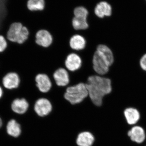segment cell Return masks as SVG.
<instances>
[{
  "mask_svg": "<svg viewBox=\"0 0 146 146\" xmlns=\"http://www.w3.org/2000/svg\"><path fill=\"white\" fill-rule=\"evenodd\" d=\"M89 98L96 106H102L104 98L112 93L110 78L95 74L90 76L86 83Z\"/></svg>",
  "mask_w": 146,
  "mask_h": 146,
  "instance_id": "obj_1",
  "label": "cell"
},
{
  "mask_svg": "<svg viewBox=\"0 0 146 146\" xmlns=\"http://www.w3.org/2000/svg\"><path fill=\"white\" fill-rule=\"evenodd\" d=\"M89 96L86 84L80 82L66 87L64 97L72 105L81 103Z\"/></svg>",
  "mask_w": 146,
  "mask_h": 146,
  "instance_id": "obj_2",
  "label": "cell"
},
{
  "mask_svg": "<svg viewBox=\"0 0 146 146\" xmlns=\"http://www.w3.org/2000/svg\"><path fill=\"white\" fill-rule=\"evenodd\" d=\"M30 33L28 29L19 22L10 25L7 33L6 38L9 42L23 44L28 39Z\"/></svg>",
  "mask_w": 146,
  "mask_h": 146,
  "instance_id": "obj_3",
  "label": "cell"
},
{
  "mask_svg": "<svg viewBox=\"0 0 146 146\" xmlns=\"http://www.w3.org/2000/svg\"><path fill=\"white\" fill-rule=\"evenodd\" d=\"M93 70L96 74L102 76L109 72L111 65L104 56L96 51L92 59Z\"/></svg>",
  "mask_w": 146,
  "mask_h": 146,
  "instance_id": "obj_4",
  "label": "cell"
},
{
  "mask_svg": "<svg viewBox=\"0 0 146 146\" xmlns=\"http://www.w3.org/2000/svg\"><path fill=\"white\" fill-rule=\"evenodd\" d=\"M33 110L38 117H45L52 112V105L51 102L46 98H39L35 103Z\"/></svg>",
  "mask_w": 146,
  "mask_h": 146,
  "instance_id": "obj_5",
  "label": "cell"
},
{
  "mask_svg": "<svg viewBox=\"0 0 146 146\" xmlns=\"http://www.w3.org/2000/svg\"><path fill=\"white\" fill-rule=\"evenodd\" d=\"M127 136L133 143L141 145L145 143L146 139L145 130L140 125L132 126L128 130Z\"/></svg>",
  "mask_w": 146,
  "mask_h": 146,
  "instance_id": "obj_6",
  "label": "cell"
},
{
  "mask_svg": "<svg viewBox=\"0 0 146 146\" xmlns=\"http://www.w3.org/2000/svg\"><path fill=\"white\" fill-rule=\"evenodd\" d=\"M52 78L56 86L59 87H67L70 84V74L66 68L57 69L53 74Z\"/></svg>",
  "mask_w": 146,
  "mask_h": 146,
  "instance_id": "obj_7",
  "label": "cell"
},
{
  "mask_svg": "<svg viewBox=\"0 0 146 146\" xmlns=\"http://www.w3.org/2000/svg\"><path fill=\"white\" fill-rule=\"evenodd\" d=\"M35 42L39 46L48 48L52 44L53 37L51 33L47 30H39L35 34Z\"/></svg>",
  "mask_w": 146,
  "mask_h": 146,
  "instance_id": "obj_8",
  "label": "cell"
},
{
  "mask_svg": "<svg viewBox=\"0 0 146 146\" xmlns=\"http://www.w3.org/2000/svg\"><path fill=\"white\" fill-rule=\"evenodd\" d=\"M21 82L20 76L17 73L10 72L3 78V88L9 90L18 89L21 84Z\"/></svg>",
  "mask_w": 146,
  "mask_h": 146,
  "instance_id": "obj_9",
  "label": "cell"
},
{
  "mask_svg": "<svg viewBox=\"0 0 146 146\" xmlns=\"http://www.w3.org/2000/svg\"><path fill=\"white\" fill-rule=\"evenodd\" d=\"M82 64L81 57L74 52L68 54L65 61V68L70 72L78 70L81 68Z\"/></svg>",
  "mask_w": 146,
  "mask_h": 146,
  "instance_id": "obj_10",
  "label": "cell"
},
{
  "mask_svg": "<svg viewBox=\"0 0 146 146\" xmlns=\"http://www.w3.org/2000/svg\"><path fill=\"white\" fill-rule=\"evenodd\" d=\"M35 81L36 87L42 94L48 93L52 88V82L46 74H38L35 77Z\"/></svg>",
  "mask_w": 146,
  "mask_h": 146,
  "instance_id": "obj_11",
  "label": "cell"
},
{
  "mask_svg": "<svg viewBox=\"0 0 146 146\" xmlns=\"http://www.w3.org/2000/svg\"><path fill=\"white\" fill-rule=\"evenodd\" d=\"M123 113L127 123L130 126L136 125L141 120V113L136 108H126Z\"/></svg>",
  "mask_w": 146,
  "mask_h": 146,
  "instance_id": "obj_12",
  "label": "cell"
},
{
  "mask_svg": "<svg viewBox=\"0 0 146 146\" xmlns=\"http://www.w3.org/2000/svg\"><path fill=\"white\" fill-rule=\"evenodd\" d=\"M30 104L25 98H17L13 100L11 104L12 111L20 115L25 114L29 109Z\"/></svg>",
  "mask_w": 146,
  "mask_h": 146,
  "instance_id": "obj_13",
  "label": "cell"
},
{
  "mask_svg": "<svg viewBox=\"0 0 146 146\" xmlns=\"http://www.w3.org/2000/svg\"><path fill=\"white\" fill-rule=\"evenodd\" d=\"M86 41L84 36L80 34L73 35L70 39L69 45L74 51L83 50L86 48Z\"/></svg>",
  "mask_w": 146,
  "mask_h": 146,
  "instance_id": "obj_14",
  "label": "cell"
},
{
  "mask_svg": "<svg viewBox=\"0 0 146 146\" xmlns=\"http://www.w3.org/2000/svg\"><path fill=\"white\" fill-rule=\"evenodd\" d=\"M95 142V136L89 131L80 132L76 139V144L78 146H92Z\"/></svg>",
  "mask_w": 146,
  "mask_h": 146,
  "instance_id": "obj_15",
  "label": "cell"
},
{
  "mask_svg": "<svg viewBox=\"0 0 146 146\" xmlns=\"http://www.w3.org/2000/svg\"><path fill=\"white\" fill-rule=\"evenodd\" d=\"M6 131L9 136L13 138H18L22 133V126L16 120L12 119L7 123Z\"/></svg>",
  "mask_w": 146,
  "mask_h": 146,
  "instance_id": "obj_16",
  "label": "cell"
},
{
  "mask_svg": "<svg viewBox=\"0 0 146 146\" xmlns=\"http://www.w3.org/2000/svg\"><path fill=\"white\" fill-rule=\"evenodd\" d=\"M95 14L99 18H103L105 16H111L112 8L111 6L106 2L99 3L95 9Z\"/></svg>",
  "mask_w": 146,
  "mask_h": 146,
  "instance_id": "obj_17",
  "label": "cell"
},
{
  "mask_svg": "<svg viewBox=\"0 0 146 146\" xmlns=\"http://www.w3.org/2000/svg\"><path fill=\"white\" fill-rule=\"evenodd\" d=\"M72 25L73 29L76 31L86 30L89 28L87 18L75 17L72 19Z\"/></svg>",
  "mask_w": 146,
  "mask_h": 146,
  "instance_id": "obj_18",
  "label": "cell"
},
{
  "mask_svg": "<svg viewBox=\"0 0 146 146\" xmlns=\"http://www.w3.org/2000/svg\"><path fill=\"white\" fill-rule=\"evenodd\" d=\"M96 50L106 58L111 66L114 62V56L111 49L107 45L100 44L97 46Z\"/></svg>",
  "mask_w": 146,
  "mask_h": 146,
  "instance_id": "obj_19",
  "label": "cell"
},
{
  "mask_svg": "<svg viewBox=\"0 0 146 146\" xmlns=\"http://www.w3.org/2000/svg\"><path fill=\"white\" fill-rule=\"evenodd\" d=\"M27 7L31 11L43 10L45 7L44 0H29Z\"/></svg>",
  "mask_w": 146,
  "mask_h": 146,
  "instance_id": "obj_20",
  "label": "cell"
},
{
  "mask_svg": "<svg viewBox=\"0 0 146 146\" xmlns=\"http://www.w3.org/2000/svg\"><path fill=\"white\" fill-rule=\"evenodd\" d=\"M74 16L75 17H82L87 18L89 12L85 7H78L75 9L74 11Z\"/></svg>",
  "mask_w": 146,
  "mask_h": 146,
  "instance_id": "obj_21",
  "label": "cell"
},
{
  "mask_svg": "<svg viewBox=\"0 0 146 146\" xmlns=\"http://www.w3.org/2000/svg\"><path fill=\"white\" fill-rule=\"evenodd\" d=\"M8 46V42L5 36L0 35V53L3 52Z\"/></svg>",
  "mask_w": 146,
  "mask_h": 146,
  "instance_id": "obj_22",
  "label": "cell"
},
{
  "mask_svg": "<svg viewBox=\"0 0 146 146\" xmlns=\"http://www.w3.org/2000/svg\"><path fill=\"white\" fill-rule=\"evenodd\" d=\"M7 0H0V13L7 12Z\"/></svg>",
  "mask_w": 146,
  "mask_h": 146,
  "instance_id": "obj_23",
  "label": "cell"
},
{
  "mask_svg": "<svg viewBox=\"0 0 146 146\" xmlns=\"http://www.w3.org/2000/svg\"><path fill=\"white\" fill-rule=\"evenodd\" d=\"M140 65L141 68L144 70L146 71V54L144 55L141 58L140 60Z\"/></svg>",
  "mask_w": 146,
  "mask_h": 146,
  "instance_id": "obj_24",
  "label": "cell"
},
{
  "mask_svg": "<svg viewBox=\"0 0 146 146\" xmlns=\"http://www.w3.org/2000/svg\"><path fill=\"white\" fill-rule=\"evenodd\" d=\"M3 88L1 86H0V100L3 98Z\"/></svg>",
  "mask_w": 146,
  "mask_h": 146,
  "instance_id": "obj_25",
  "label": "cell"
},
{
  "mask_svg": "<svg viewBox=\"0 0 146 146\" xmlns=\"http://www.w3.org/2000/svg\"><path fill=\"white\" fill-rule=\"evenodd\" d=\"M3 124V122L2 120V119L0 117V128L2 127Z\"/></svg>",
  "mask_w": 146,
  "mask_h": 146,
  "instance_id": "obj_26",
  "label": "cell"
},
{
  "mask_svg": "<svg viewBox=\"0 0 146 146\" xmlns=\"http://www.w3.org/2000/svg\"><path fill=\"white\" fill-rule=\"evenodd\" d=\"M145 146H146V145Z\"/></svg>",
  "mask_w": 146,
  "mask_h": 146,
  "instance_id": "obj_27",
  "label": "cell"
}]
</instances>
